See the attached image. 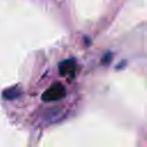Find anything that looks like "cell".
<instances>
[{"mask_svg": "<svg viewBox=\"0 0 147 147\" xmlns=\"http://www.w3.org/2000/svg\"><path fill=\"white\" fill-rule=\"evenodd\" d=\"M76 61L74 59H67L60 62L59 72L62 77H72L76 72Z\"/></svg>", "mask_w": 147, "mask_h": 147, "instance_id": "7a4b0ae2", "label": "cell"}, {"mask_svg": "<svg viewBox=\"0 0 147 147\" xmlns=\"http://www.w3.org/2000/svg\"><path fill=\"white\" fill-rule=\"evenodd\" d=\"M18 95V91L15 90V88H10V90H6L5 93H3V96L7 98V99H14Z\"/></svg>", "mask_w": 147, "mask_h": 147, "instance_id": "3957f363", "label": "cell"}, {"mask_svg": "<svg viewBox=\"0 0 147 147\" xmlns=\"http://www.w3.org/2000/svg\"><path fill=\"white\" fill-rule=\"evenodd\" d=\"M65 96V88L61 83L52 84L41 95L42 101L51 102V101H59Z\"/></svg>", "mask_w": 147, "mask_h": 147, "instance_id": "6da1fadb", "label": "cell"}]
</instances>
